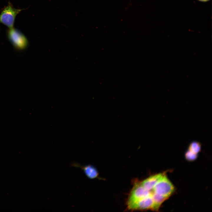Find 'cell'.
<instances>
[{"label": "cell", "instance_id": "2", "mask_svg": "<svg viewBox=\"0 0 212 212\" xmlns=\"http://www.w3.org/2000/svg\"><path fill=\"white\" fill-rule=\"evenodd\" d=\"M23 9L14 8L10 3L2 10L0 14V23L9 29L14 27L15 20L16 16Z\"/></svg>", "mask_w": 212, "mask_h": 212}, {"label": "cell", "instance_id": "6", "mask_svg": "<svg viewBox=\"0 0 212 212\" xmlns=\"http://www.w3.org/2000/svg\"><path fill=\"white\" fill-rule=\"evenodd\" d=\"M153 201V205L152 210L158 211L162 203L168 198L159 195L150 191Z\"/></svg>", "mask_w": 212, "mask_h": 212}, {"label": "cell", "instance_id": "1", "mask_svg": "<svg viewBox=\"0 0 212 212\" xmlns=\"http://www.w3.org/2000/svg\"><path fill=\"white\" fill-rule=\"evenodd\" d=\"M8 39L15 49L19 51L26 49L28 47L29 42L25 36L19 30L14 27L7 30Z\"/></svg>", "mask_w": 212, "mask_h": 212}, {"label": "cell", "instance_id": "4", "mask_svg": "<svg viewBox=\"0 0 212 212\" xmlns=\"http://www.w3.org/2000/svg\"><path fill=\"white\" fill-rule=\"evenodd\" d=\"M73 167L81 168L86 175L90 179L97 178L98 175V172L96 169L91 165H82L76 162H73L71 164Z\"/></svg>", "mask_w": 212, "mask_h": 212}, {"label": "cell", "instance_id": "5", "mask_svg": "<svg viewBox=\"0 0 212 212\" xmlns=\"http://www.w3.org/2000/svg\"><path fill=\"white\" fill-rule=\"evenodd\" d=\"M164 174V173H160L152 175L140 183L144 188L148 191H151Z\"/></svg>", "mask_w": 212, "mask_h": 212}, {"label": "cell", "instance_id": "9", "mask_svg": "<svg viewBox=\"0 0 212 212\" xmlns=\"http://www.w3.org/2000/svg\"><path fill=\"white\" fill-rule=\"evenodd\" d=\"M199 0V1H207L209 0Z\"/></svg>", "mask_w": 212, "mask_h": 212}, {"label": "cell", "instance_id": "8", "mask_svg": "<svg viewBox=\"0 0 212 212\" xmlns=\"http://www.w3.org/2000/svg\"><path fill=\"white\" fill-rule=\"evenodd\" d=\"M185 156L186 159L189 161H193L197 158L198 154L188 150L186 152Z\"/></svg>", "mask_w": 212, "mask_h": 212}, {"label": "cell", "instance_id": "3", "mask_svg": "<svg viewBox=\"0 0 212 212\" xmlns=\"http://www.w3.org/2000/svg\"><path fill=\"white\" fill-rule=\"evenodd\" d=\"M175 190L174 186L164 173L153 189L149 191L169 198L174 192Z\"/></svg>", "mask_w": 212, "mask_h": 212}, {"label": "cell", "instance_id": "7", "mask_svg": "<svg viewBox=\"0 0 212 212\" xmlns=\"http://www.w3.org/2000/svg\"><path fill=\"white\" fill-rule=\"evenodd\" d=\"M201 149V144L197 141L192 142L189 145L188 149V150L197 154L200 152Z\"/></svg>", "mask_w": 212, "mask_h": 212}]
</instances>
